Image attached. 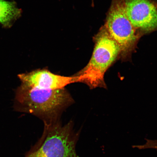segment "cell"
<instances>
[{
    "mask_svg": "<svg viewBox=\"0 0 157 157\" xmlns=\"http://www.w3.org/2000/svg\"><path fill=\"white\" fill-rule=\"evenodd\" d=\"M74 102L65 88L40 90L21 84L16 92L14 108L39 117L44 124H50L59 121L62 113Z\"/></svg>",
    "mask_w": 157,
    "mask_h": 157,
    "instance_id": "1",
    "label": "cell"
},
{
    "mask_svg": "<svg viewBox=\"0 0 157 157\" xmlns=\"http://www.w3.org/2000/svg\"><path fill=\"white\" fill-rule=\"evenodd\" d=\"M94 41L95 46L89 62L74 75L77 76L78 83L85 84L91 89L106 88L104 76L109 68L120 59V48L104 26Z\"/></svg>",
    "mask_w": 157,
    "mask_h": 157,
    "instance_id": "2",
    "label": "cell"
},
{
    "mask_svg": "<svg viewBox=\"0 0 157 157\" xmlns=\"http://www.w3.org/2000/svg\"><path fill=\"white\" fill-rule=\"evenodd\" d=\"M44 124L42 136L25 156L79 157L76 150L79 133L75 131L73 122Z\"/></svg>",
    "mask_w": 157,
    "mask_h": 157,
    "instance_id": "3",
    "label": "cell"
},
{
    "mask_svg": "<svg viewBox=\"0 0 157 157\" xmlns=\"http://www.w3.org/2000/svg\"><path fill=\"white\" fill-rule=\"evenodd\" d=\"M104 27L118 44L121 60L130 59L141 35L128 17L123 0H113Z\"/></svg>",
    "mask_w": 157,
    "mask_h": 157,
    "instance_id": "4",
    "label": "cell"
},
{
    "mask_svg": "<svg viewBox=\"0 0 157 157\" xmlns=\"http://www.w3.org/2000/svg\"><path fill=\"white\" fill-rule=\"evenodd\" d=\"M127 16L141 35L157 30V4L152 0H123Z\"/></svg>",
    "mask_w": 157,
    "mask_h": 157,
    "instance_id": "5",
    "label": "cell"
},
{
    "mask_svg": "<svg viewBox=\"0 0 157 157\" xmlns=\"http://www.w3.org/2000/svg\"><path fill=\"white\" fill-rule=\"evenodd\" d=\"M21 84L27 87L44 90L63 89L69 84L78 83L75 75L66 76L52 73L47 68L38 69L19 75Z\"/></svg>",
    "mask_w": 157,
    "mask_h": 157,
    "instance_id": "6",
    "label": "cell"
},
{
    "mask_svg": "<svg viewBox=\"0 0 157 157\" xmlns=\"http://www.w3.org/2000/svg\"><path fill=\"white\" fill-rule=\"evenodd\" d=\"M21 13L15 1L0 0V24L3 28H10Z\"/></svg>",
    "mask_w": 157,
    "mask_h": 157,
    "instance_id": "7",
    "label": "cell"
},
{
    "mask_svg": "<svg viewBox=\"0 0 157 157\" xmlns=\"http://www.w3.org/2000/svg\"><path fill=\"white\" fill-rule=\"evenodd\" d=\"M146 142L144 144L141 145L140 148L142 150L152 149H155L157 151V140H151L146 139Z\"/></svg>",
    "mask_w": 157,
    "mask_h": 157,
    "instance_id": "8",
    "label": "cell"
},
{
    "mask_svg": "<svg viewBox=\"0 0 157 157\" xmlns=\"http://www.w3.org/2000/svg\"><path fill=\"white\" fill-rule=\"evenodd\" d=\"M25 157H27L26 156H25Z\"/></svg>",
    "mask_w": 157,
    "mask_h": 157,
    "instance_id": "9",
    "label": "cell"
}]
</instances>
